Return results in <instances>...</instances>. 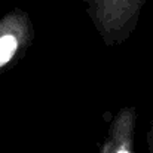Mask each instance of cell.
Returning a JSON list of instances; mask_svg holds the SVG:
<instances>
[{
  "instance_id": "cell-4",
  "label": "cell",
  "mask_w": 153,
  "mask_h": 153,
  "mask_svg": "<svg viewBox=\"0 0 153 153\" xmlns=\"http://www.w3.org/2000/svg\"><path fill=\"white\" fill-rule=\"evenodd\" d=\"M95 1H97V0H83V3L86 4V9H88V10H89V9H91V7L95 4Z\"/></svg>"
},
{
  "instance_id": "cell-1",
  "label": "cell",
  "mask_w": 153,
  "mask_h": 153,
  "mask_svg": "<svg viewBox=\"0 0 153 153\" xmlns=\"http://www.w3.org/2000/svg\"><path fill=\"white\" fill-rule=\"evenodd\" d=\"M147 0H97L88 10L95 30L107 46L120 45L135 31Z\"/></svg>"
},
{
  "instance_id": "cell-2",
  "label": "cell",
  "mask_w": 153,
  "mask_h": 153,
  "mask_svg": "<svg viewBox=\"0 0 153 153\" xmlns=\"http://www.w3.org/2000/svg\"><path fill=\"white\" fill-rule=\"evenodd\" d=\"M34 39V28L28 12L12 9L0 18V71L21 52L27 51Z\"/></svg>"
},
{
  "instance_id": "cell-3",
  "label": "cell",
  "mask_w": 153,
  "mask_h": 153,
  "mask_svg": "<svg viewBox=\"0 0 153 153\" xmlns=\"http://www.w3.org/2000/svg\"><path fill=\"white\" fill-rule=\"evenodd\" d=\"M137 110L134 105L120 108L110 120L100 153H135Z\"/></svg>"
}]
</instances>
